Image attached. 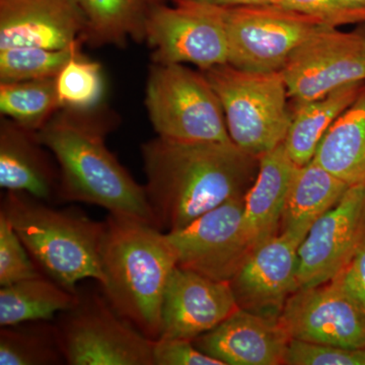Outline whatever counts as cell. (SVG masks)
Instances as JSON below:
<instances>
[{"label":"cell","mask_w":365,"mask_h":365,"mask_svg":"<svg viewBox=\"0 0 365 365\" xmlns=\"http://www.w3.org/2000/svg\"><path fill=\"white\" fill-rule=\"evenodd\" d=\"M144 103L158 137L181 143H234L220 98L202 72L184 64H151Z\"/></svg>","instance_id":"cell-6"},{"label":"cell","mask_w":365,"mask_h":365,"mask_svg":"<svg viewBox=\"0 0 365 365\" xmlns=\"http://www.w3.org/2000/svg\"><path fill=\"white\" fill-rule=\"evenodd\" d=\"M81 51V43L64 49L14 47L0 50V81L56 78L73 55Z\"/></svg>","instance_id":"cell-28"},{"label":"cell","mask_w":365,"mask_h":365,"mask_svg":"<svg viewBox=\"0 0 365 365\" xmlns=\"http://www.w3.org/2000/svg\"><path fill=\"white\" fill-rule=\"evenodd\" d=\"M228 63L247 71L282 69L288 57L325 24L279 4L223 7Z\"/></svg>","instance_id":"cell-9"},{"label":"cell","mask_w":365,"mask_h":365,"mask_svg":"<svg viewBox=\"0 0 365 365\" xmlns=\"http://www.w3.org/2000/svg\"><path fill=\"white\" fill-rule=\"evenodd\" d=\"M334 280L365 307V239Z\"/></svg>","instance_id":"cell-33"},{"label":"cell","mask_w":365,"mask_h":365,"mask_svg":"<svg viewBox=\"0 0 365 365\" xmlns=\"http://www.w3.org/2000/svg\"><path fill=\"white\" fill-rule=\"evenodd\" d=\"M42 275L16 230L0 212V285Z\"/></svg>","instance_id":"cell-29"},{"label":"cell","mask_w":365,"mask_h":365,"mask_svg":"<svg viewBox=\"0 0 365 365\" xmlns=\"http://www.w3.org/2000/svg\"><path fill=\"white\" fill-rule=\"evenodd\" d=\"M61 109L88 110L102 104L105 93L103 67L79 51L56 78Z\"/></svg>","instance_id":"cell-27"},{"label":"cell","mask_w":365,"mask_h":365,"mask_svg":"<svg viewBox=\"0 0 365 365\" xmlns=\"http://www.w3.org/2000/svg\"><path fill=\"white\" fill-rule=\"evenodd\" d=\"M279 322L290 339L365 347V307L334 279L294 292L283 307Z\"/></svg>","instance_id":"cell-13"},{"label":"cell","mask_w":365,"mask_h":365,"mask_svg":"<svg viewBox=\"0 0 365 365\" xmlns=\"http://www.w3.org/2000/svg\"><path fill=\"white\" fill-rule=\"evenodd\" d=\"M244 197L230 199L186 227L167 232L177 266L215 280L232 279L253 250L245 230Z\"/></svg>","instance_id":"cell-11"},{"label":"cell","mask_w":365,"mask_h":365,"mask_svg":"<svg viewBox=\"0 0 365 365\" xmlns=\"http://www.w3.org/2000/svg\"><path fill=\"white\" fill-rule=\"evenodd\" d=\"M288 96L309 102L365 79V36L324 26L302 43L281 69Z\"/></svg>","instance_id":"cell-10"},{"label":"cell","mask_w":365,"mask_h":365,"mask_svg":"<svg viewBox=\"0 0 365 365\" xmlns=\"http://www.w3.org/2000/svg\"><path fill=\"white\" fill-rule=\"evenodd\" d=\"M283 364L365 365V347L346 348L292 339Z\"/></svg>","instance_id":"cell-30"},{"label":"cell","mask_w":365,"mask_h":365,"mask_svg":"<svg viewBox=\"0 0 365 365\" xmlns=\"http://www.w3.org/2000/svg\"><path fill=\"white\" fill-rule=\"evenodd\" d=\"M60 109L56 78L0 81V113L24 128L39 131Z\"/></svg>","instance_id":"cell-25"},{"label":"cell","mask_w":365,"mask_h":365,"mask_svg":"<svg viewBox=\"0 0 365 365\" xmlns=\"http://www.w3.org/2000/svg\"><path fill=\"white\" fill-rule=\"evenodd\" d=\"M153 365H225L182 338H158L153 342Z\"/></svg>","instance_id":"cell-32"},{"label":"cell","mask_w":365,"mask_h":365,"mask_svg":"<svg viewBox=\"0 0 365 365\" xmlns=\"http://www.w3.org/2000/svg\"><path fill=\"white\" fill-rule=\"evenodd\" d=\"M350 185L336 177L316 160L297 165L281 220V230L302 242L309 228L333 208Z\"/></svg>","instance_id":"cell-20"},{"label":"cell","mask_w":365,"mask_h":365,"mask_svg":"<svg viewBox=\"0 0 365 365\" xmlns=\"http://www.w3.org/2000/svg\"><path fill=\"white\" fill-rule=\"evenodd\" d=\"M146 195L160 230L174 232L248 189L251 155L234 143H181L155 137L141 146Z\"/></svg>","instance_id":"cell-2"},{"label":"cell","mask_w":365,"mask_h":365,"mask_svg":"<svg viewBox=\"0 0 365 365\" xmlns=\"http://www.w3.org/2000/svg\"><path fill=\"white\" fill-rule=\"evenodd\" d=\"M117 124V115L101 104L88 110L60 109L37 131L40 143L58 165V199L93 204L110 215L160 228L145 188L106 145Z\"/></svg>","instance_id":"cell-1"},{"label":"cell","mask_w":365,"mask_h":365,"mask_svg":"<svg viewBox=\"0 0 365 365\" xmlns=\"http://www.w3.org/2000/svg\"><path fill=\"white\" fill-rule=\"evenodd\" d=\"M173 6L153 1L145 24L151 61L193 64L201 71L228 63L223 7L174 0Z\"/></svg>","instance_id":"cell-8"},{"label":"cell","mask_w":365,"mask_h":365,"mask_svg":"<svg viewBox=\"0 0 365 365\" xmlns=\"http://www.w3.org/2000/svg\"><path fill=\"white\" fill-rule=\"evenodd\" d=\"M101 266V290L115 311L146 337L158 339L163 294L177 266L167 232L136 218L109 215Z\"/></svg>","instance_id":"cell-3"},{"label":"cell","mask_w":365,"mask_h":365,"mask_svg":"<svg viewBox=\"0 0 365 365\" xmlns=\"http://www.w3.org/2000/svg\"><path fill=\"white\" fill-rule=\"evenodd\" d=\"M290 340L279 319L240 307L193 342L225 365H278L284 364Z\"/></svg>","instance_id":"cell-17"},{"label":"cell","mask_w":365,"mask_h":365,"mask_svg":"<svg viewBox=\"0 0 365 365\" xmlns=\"http://www.w3.org/2000/svg\"><path fill=\"white\" fill-rule=\"evenodd\" d=\"M66 364L56 325L30 322L1 327L0 365Z\"/></svg>","instance_id":"cell-26"},{"label":"cell","mask_w":365,"mask_h":365,"mask_svg":"<svg viewBox=\"0 0 365 365\" xmlns=\"http://www.w3.org/2000/svg\"><path fill=\"white\" fill-rule=\"evenodd\" d=\"M297 237L281 230L257 245L230 281L237 306L279 319L285 302L297 290Z\"/></svg>","instance_id":"cell-14"},{"label":"cell","mask_w":365,"mask_h":365,"mask_svg":"<svg viewBox=\"0 0 365 365\" xmlns=\"http://www.w3.org/2000/svg\"><path fill=\"white\" fill-rule=\"evenodd\" d=\"M86 20V44L124 48L145 40V24L153 0H78Z\"/></svg>","instance_id":"cell-23"},{"label":"cell","mask_w":365,"mask_h":365,"mask_svg":"<svg viewBox=\"0 0 365 365\" xmlns=\"http://www.w3.org/2000/svg\"><path fill=\"white\" fill-rule=\"evenodd\" d=\"M279 6L336 28L351 24H365L364 9L350 6L346 0H279Z\"/></svg>","instance_id":"cell-31"},{"label":"cell","mask_w":365,"mask_h":365,"mask_svg":"<svg viewBox=\"0 0 365 365\" xmlns=\"http://www.w3.org/2000/svg\"><path fill=\"white\" fill-rule=\"evenodd\" d=\"M297 168L283 143L259 158L256 181L244 197L245 230L252 248L279 230Z\"/></svg>","instance_id":"cell-19"},{"label":"cell","mask_w":365,"mask_h":365,"mask_svg":"<svg viewBox=\"0 0 365 365\" xmlns=\"http://www.w3.org/2000/svg\"><path fill=\"white\" fill-rule=\"evenodd\" d=\"M350 6L357 7V9H364L365 11V0H346Z\"/></svg>","instance_id":"cell-35"},{"label":"cell","mask_w":365,"mask_h":365,"mask_svg":"<svg viewBox=\"0 0 365 365\" xmlns=\"http://www.w3.org/2000/svg\"><path fill=\"white\" fill-rule=\"evenodd\" d=\"M0 212L25 245L43 275L78 294L81 281L104 283L101 248L105 222H98L78 210H59L45 201L6 191Z\"/></svg>","instance_id":"cell-4"},{"label":"cell","mask_w":365,"mask_h":365,"mask_svg":"<svg viewBox=\"0 0 365 365\" xmlns=\"http://www.w3.org/2000/svg\"><path fill=\"white\" fill-rule=\"evenodd\" d=\"M314 160L348 185L365 182V88L334 122Z\"/></svg>","instance_id":"cell-21"},{"label":"cell","mask_w":365,"mask_h":365,"mask_svg":"<svg viewBox=\"0 0 365 365\" xmlns=\"http://www.w3.org/2000/svg\"><path fill=\"white\" fill-rule=\"evenodd\" d=\"M76 299L78 294L69 292L43 274L1 287L0 325L49 322L55 314L73 307Z\"/></svg>","instance_id":"cell-24"},{"label":"cell","mask_w":365,"mask_h":365,"mask_svg":"<svg viewBox=\"0 0 365 365\" xmlns=\"http://www.w3.org/2000/svg\"><path fill=\"white\" fill-rule=\"evenodd\" d=\"M86 31L78 0H0V50L64 49L85 43Z\"/></svg>","instance_id":"cell-16"},{"label":"cell","mask_w":365,"mask_h":365,"mask_svg":"<svg viewBox=\"0 0 365 365\" xmlns=\"http://www.w3.org/2000/svg\"><path fill=\"white\" fill-rule=\"evenodd\" d=\"M66 364L153 365V342L115 311L105 295L78 290L56 324Z\"/></svg>","instance_id":"cell-7"},{"label":"cell","mask_w":365,"mask_h":365,"mask_svg":"<svg viewBox=\"0 0 365 365\" xmlns=\"http://www.w3.org/2000/svg\"><path fill=\"white\" fill-rule=\"evenodd\" d=\"M222 104L230 139L259 158L284 141L292 123L282 72L247 71L230 64L202 71Z\"/></svg>","instance_id":"cell-5"},{"label":"cell","mask_w":365,"mask_h":365,"mask_svg":"<svg viewBox=\"0 0 365 365\" xmlns=\"http://www.w3.org/2000/svg\"><path fill=\"white\" fill-rule=\"evenodd\" d=\"M187 1L200 2L210 6L220 7H239L250 6H266V4H279V0H187Z\"/></svg>","instance_id":"cell-34"},{"label":"cell","mask_w":365,"mask_h":365,"mask_svg":"<svg viewBox=\"0 0 365 365\" xmlns=\"http://www.w3.org/2000/svg\"><path fill=\"white\" fill-rule=\"evenodd\" d=\"M237 309L228 281L215 280L176 266L163 294L158 338L196 339Z\"/></svg>","instance_id":"cell-15"},{"label":"cell","mask_w":365,"mask_h":365,"mask_svg":"<svg viewBox=\"0 0 365 365\" xmlns=\"http://www.w3.org/2000/svg\"><path fill=\"white\" fill-rule=\"evenodd\" d=\"M365 239V182L352 185L339 202L309 228L297 251V290L332 280Z\"/></svg>","instance_id":"cell-12"},{"label":"cell","mask_w":365,"mask_h":365,"mask_svg":"<svg viewBox=\"0 0 365 365\" xmlns=\"http://www.w3.org/2000/svg\"><path fill=\"white\" fill-rule=\"evenodd\" d=\"M40 143L37 132L16 122L0 121V187L23 192L45 202L58 198L59 170Z\"/></svg>","instance_id":"cell-18"},{"label":"cell","mask_w":365,"mask_h":365,"mask_svg":"<svg viewBox=\"0 0 365 365\" xmlns=\"http://www.w3.org/2000/svg\"><path fill=\"white\" fill-rule=\"evenodd\" d=\"M362 88L364 83H350L325 97L297 103L292 123L283 141L295 165H307L313 160L327 131L356 100Z\"/></svg>","instance_id":"cell-22"}]
</instances>
